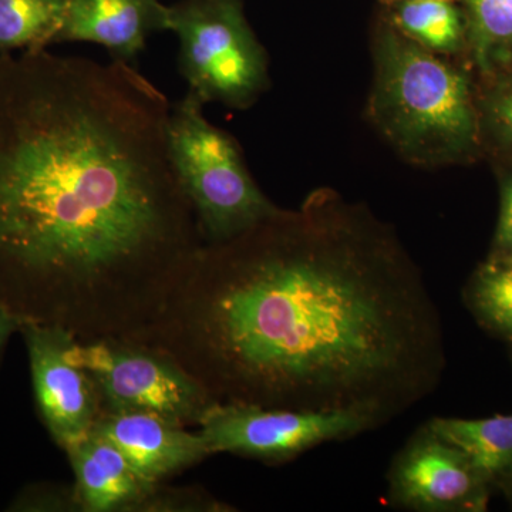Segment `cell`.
<instances>
[{"mask_svg":"<svg viewBox=\"0 0 512 512\" xmlns=\"http://www.w3.org/2000/svg\"><path fill=\"white\" fill-rule=\"evenodd\" d=\"M136 342L214 403L348 410L380 427L436 392L446 367L420 266L393 225L330 187L204 242Z\"/></svg>","mask_w":512,"mask_h":512,"instance_id":"6da1fadb","label":"cell"},{"mask_svg":"<svg viewBox=\"0 0 512 512\" xmlns=\"http://www.w3.org/2000/svg\"><path fill=\"white\" fill-rule=\"evenodd\" d=\"M136 66L0 55V302L80 342L136 340L204 244Z\"/></svg>","mask_w":512,"mask_h":512,"instance_id":"7a4b0ae2","label":"cell"},{"mask_svg":"<svg viewBox=\"0 0 512 512\" xmlns=\"http://www.w3.org/2000/svg\"><path fill=\"white\" fill-rule=\"evenodd\" d=\"M370 126L407 164L436 170L476 151L480 120L467 73L423 49L377 9L370 33Z\"/></svg>","mask_w":512,"mask_h":512,"instance_id":"3957f363","label":"cell"},{"mask_svg":"<svg viewBox=\"0 0 512 512\" xmlns=\"http://www.w3.org/2000/svg\"><path fill=\"white\" fill-rule=\"evenodd\" d=\"M205 104L185 94L171 106L168 150L204 242L237 237L278 210L256 184L237 138L205 117Z\"/></svg>","mask_w":512,"mask_h":512,"instance_id":"277c9868","label":"cell"},{"mask_svg":"<svg viewBox=\"0 0 512 512\" xmlns=\"http://www.w3.org/2000/svg\"><path fill=\"white\" fill-rule=\"evenodd\" d=\"M178 69L188 93L207 106L247 110L269 87V57L245 15L244 0H180L168 6Z\"/></svg>","mask_w":512,"mask_h":512,"instance_id":"5b68a950","label":"cell"},{"mask_svg":"<svg viewBox=\"0 0 512 512\" xmlns=\"http://www.w3.org/2000/svg\"><path fill=\"white\" fill-rule=\"evenodd\" d=\"M67 355L92 377L101 413H151L198 427L214 404L170 356L136 340H74Z\"/></svg>","mask_w":512,"mask_h":512,"instance_id":"8992f818","label":"cell"},{"mask_svg":"<svg viewBox=\"0 0 512 512\" xmlns=\"http://www.w3.org/2000/svg\"><path fill=\"white\" fill-rule=\"evenodd\" d=\"M198 427L211 456L227 453L281 464L322 444L355 439L379 429L380 424L367 414L348 410L318 412L214 403Z\"/></svg>","mask_w":512,"mask_h":512,"instance_id":"52a82bcc","label":"cell"},{"mask_svg":"<svg viewBox=\"0 0 512 512\" xmlns=\"http://www.w3.org/2000/svg\"><path fill=\"white\" fill-rule=\"evenodd\" d=\"M488 485L467 458L424 423L387 471V501L414 512H470L487 507Z\"/></svg>","mask_w":512,"mask_h":512,"instance_id":"ba28073f","label":"cell"},{"mask_svg":"<svg viewBox=\"0 0 512 512\" xmlns=\"http://www.w3.org/2000/svg\"><path fill=\"white\" fill-rule=\"evenodd\" d=\"M37 413L60 450L92 433L101 414L92 377L69 359L72 333L57 326L23 322Z\"/></svg>","mask_w":512,"mask_h":512,"instance_id":"9c48e42d","label":"cell"},{"mask_svg":"<svg viewBox=\"0 0 512 512\" xmlns=\"http://www.w3.org/2000/svg\"><path fill=\"white\" fill-rule=\"evenodd\" d=\"M94 431L119 447L144 476L164 483L211 456L200 431L151 413H101Z\"/></svg>","mask_w":512,"mask_h":512,"instance_id":"30bf717a","label":"cell"},{"mask_svg":"<svg viewBox=\"0 0 512 512\" xmlns=\"http://www.w3.org/2000/svg\"><path fill=\"white\" fill-rule=\"evenodd\" d=\"M168 6L160 0H69L55 45L103 46L111 60L134 66L148 37L167 30Z\"/></svg>","mask_w":512,"mask_h":512,"instance_id":"8fae6325","label":"cell"},{"mask_svg":"<svg viewBox=\"0 0 512 512\" xmlns=\"http://www.w3.org/2000/svg\"><path fill=\"white\" fill-rule=\"evenodd\" d=\"M80 512H147L161 483L137 470L116 444L92 431L64 450Z\"/></svg>","mask_w":512,"mask_h":512,"instance_id":"7c38bea8","label":"cell"},{"mask_svg":"<svg viewBox=\"0 0 512 512\" xmlns=\"http://www.w3.org/2000/svg\"><path fill=\"white\" fill-rule=\"evenodd\" d=\"M427 424L464 454L485 483H511L512 414L488 419L433 417Z\"/></svg>","mask_w":512,"mask_h":512,"instance_id":"4fadbf2b","label":"cell"},{"mask_svg":"<svg viewBox=\"0 0 512 512\" xmlns=\"http://www.w3.org/2000/svg\"><path fill=\"white\" fill-rule=\"evenodd\" d=\"M394 28L436 55H458L467 46L466 18L458 0H380Z\"/></svg>","mask_w":512,"mask_h":512,"instance_id":"5bb4252c","label":"cell"},{"mask_svg":"<svg viewBox=\"0 0 512 512\" xmlns=\"http://www.w3.org/2000/svg\"><path fill=\"white\" fill-rule=\"evenodd\" d=\"M69 0H0V55L55 45Z\"/></svg>","mask_w":512,"mask_h":512,"instance_id":"9a60e30c","label":"cell"},{"mask_svg":"<svg viewBox=\"0 0 512 512\" xmlns=\"http://www.w3.org/2000/svg\"><path fill=\"white\" fill-rule=\"evenodd\" d=\"M466 18L467 46L490 74L512 63V0H458Z\"/></svg>","mask_w":512,"mask_h":512,"instance_id":"2e32d148","label":"cell"},{"mask_svg":"<svg viewBox=\"0 0 512 512\" xmlns=\"http://www.w3.org/2000/svg\"><path fill=\"white\" fill-rule=\"evenodd\" d=\"M466 302L484 328L512 342V256L493 252L478 266Z\"/></svg>","mask_w":512,"mask_h":512,"instance_id":"e0dca14e","label":"cell"},{"mask_svg":"<svg viewBox=\"0 0 512 512\" xmlns=\"http://www.w3.org/2000/svg\"><path fill=\"white\" fill-rule=\"evenodd\" d=\"M477 107L480 137L485 131L498 146L512 151V73L498 77Z\"/></svg>","mask_w":512,"mask_h":512,"instance_id":"ac0fdd59","label":"cell"},{"mask_svg":"<svg viewBox=\"0 0 512 512\" xmlns=\"http://www.w3.org/2000/svg\"><path fill=\"white\" fill-rule=\"evenodd\" d=\"M6 511L10 512H80L72 485L32 483L20 488Z\"/></svg>","mask_w":512,"mask_h":512,"instance_id":"d6986e66","label":"cell"},{"mask_svg":"<svg viewBox=\"0 0 512 512\" xmlns=\"http://www.w3.org/2000/svg\"><path fill=\"white\" fill-rule=\"evenodd\" d=\"M235 511L201 488H174L160 484L148 503L147 512H227Z\"/></svg>","mask_w":512,"mask_h":512,"instance_id":"ffe728a7","label":"cell"},{"mask_svg":"<svg viewBox=\"0 0 512 512\" xmlns=\"http://www.w3.org/2000/svg\"><path fill=\"white\" fill-rule=\"evenodd\" d=\"M494 252L512 256V180L503 188Z\"/></svg>","mask_w":512,"mask_h":512,"instance_id":"44dd1931","label":"cell"},{"mask_svg":"<svg viewBox=\"0 0 512 512\" xmlns=\"http://www.w3.org/2000/svg\"><path fill=\"white\" fill-rule=\"evenodd\" d=\"M23 322L25 320L19 318L16 313L10 311L8 306L0 302V365H2L10 340L13 336L19 335Z\"/></svg>","mask_w":512,"mask_h":512,"instance_id":"7402d4cb","label":"cell"},{"mask_svg":"<svg viewBox=\"0 0 512 512\" xmlns=\"http://www.w3.org/2000/svg\"><path fill=\"white\" fill-rule=\"evenodd\" d=\"M399 2H402V0H399ZM410 2H412V0H410Z\"/></svg>","mask_w":512,"mask_h":512,"instance_id":"603a6c76","label":"cell"},{"mask_svg":"<svg viewBox=\"0 0 512 512\" xmlns=\"http://www.w3.org/2000/svg\"><path fill=\"white\" fill-rule=\"evenodd\" d=\"M511 484H512V481H511Z\"/></svg>","mask_w":512,"mask_h":512,"instance_id":"cb8c5ba5","label":"cell"}]
</instances>
